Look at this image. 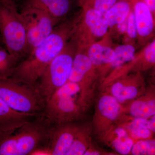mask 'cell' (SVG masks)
I'll use <instances>...</instances> for the list:
<instances>
[{"label": "cell", "mask_w": 155, "mask_h": 155, "mask_svg": "<svg viewBox=\"0 0 155 155\" xmlns=\"http://www.w3.org/2000/svg\"><path fill=\"white\" fill-rule=\"evenodd\" d=\"M79 17V13L58 24L51 34L18 63L9 78L36 85L45 69L72 38Z\"/></svg>", "instance_id": "1"}, {"label": "cell", "mask_w": 155, "mask_h": 155, "mask_svg": "<svg viewBox=\"0 0 155 155\" xmlns=\"http://www.w3.org/2000/svg\"><path fill=\"white\" fill-rule=\"evenodd\" d=\"M51 126L40 115L14 130L0 132V155H31L48 146Z\"/></svg>", "instance_id": "2"}, {"label": "cell", "mask_w": 155, "mask_h": 155, "mask_svg": "<svg viewBox=\"0 0 155 155\" xmlns=\"http://www.w3.org/2000/svg\"><path fill=\"white\" fill-rule=\"evenodd\" d=\"M80 92L78 84L68 81L46 101L41 115L51 126L82 119L86 113L81 104Z\"/></svg>", "instance_id": "3"}, {"label": "cell", "mask_w": 155, "mask_h": 155, "mask_svg": "<svg viewBox=\"0 0 155 155\" xmlns=\"http://www.w3.org/2000/svg\"><path fill=\"white\" fill-rule=\"evenodd\" d=\"M0 36L6 50L18 63L27 56L25 24L14 0H0Z\"/></svg>", "instance_id": "4"}, {"label": "cell", "mask_w": 155, "mask_h": 155, "mask_svg": "<svg viewBox=\"0 0 155 155\" xmlns=\"http://www.w3.org/2000/svg\"><path fill=\"white\" fill-rule=\"evenodd\" d=\"M0 98L15 110L37 116L42 113L45 104L36 85L10 78H0Z\"/></svg>", "instance_id": "5"}, {"label": "cell", "mask_w": 155, "mask_h": 155, "mask_svg": "<svg viewBox=\"0 0 155 155\" xmlns=\"http://www.w3.org/2000/svg\"><path fill=\"white\" fill-rule=\"evenodd\" d=\"M77 50V45L72 37L61 52L49 64L39 79L36 86L45 102L55 91L69 81Z\"/></svg>", "instance_id": "6"}, {"label": "cell", "mask_w": 155, "mask_h": 155, "mask_svg": "<svg viewBox=\"0 0 155 155\" xmlns=\"http://www.w3.org/2000/svg\"><path fill=\"white\" fill-rule=\"evenodd\" d=\"M98 81L97 71L89 58L87 50H77L69 81L79 86L81 104L85 113L94 99Z\"/></svg>", "instance_id": "7"}, {"label": "cell", "mask_w": 155, "mask_h": 155, "mask_svg": "<svg viewBox=\"0 0 155 155\" xmlns=\"http://www.w3.org/2000/svg\"><path fill=\"white\" fill-rule=\"evenodd\" d=\"M81 8L72 37L77 45V50H87L91 45L105 36L109 28L104 15L99 11L88 7Z\"/></svg>", "instance_id": "8"}, {"label": "cell", "mask_w": 155, "mask_h": 155, "mask_svg": "<svg viewBox=\"0 0 155 155\" xmlns=\"http://www.w3.org/2000/svg\"><path fill=\"white\" fill-rule=\"evenodd\" d=\"M20 11L26 30L28 55L61 22L47 12L35 8L23 7Z\"/></svg>", "instance_id": "9"}, {"label": "cell", "mask_w": 155, "mask_h": 155, "mask_svg": "<svg viewBox=\"0 0 155 155\" xmlns=\"http://www.w3.org/2000/svg\"><path fill=\"white\" fill-rule=\"evenodd\" d=\"M147 88L142 72H136L120 76L101 89L124 104L144 94Z\"/></svg>", "instance_id": "10"}, {"label": "cell", "mask_w": 155, "mask_h": 155, "mask_svg": "<svg viewBox=\"0 0 155 155\" xmlns=\"http://www.w3.org/2000/svg\"><path fill=\"white\" fill-rule=\"evenodd\" d=\"M123 106L114 97L101 91L96 102L92 122V130L97 135L115 124L122 113Z\"/></svg>", "instance_id": "11"}, {"label": "cell", "mask_w": 155, "mask_h": 155, "mask_svg": "<svg viewBox=\"0 0 155 155\" xmlns=\"http://www.w3.org/2000/svg\"><path fill=\"white\" fill-rule=\"evenodd\" d=\"M155 66V37L144 46L129 63L112 72L106 78L101 87L105 86L114 79L132 72H145Z\"/></svg>", "instance_id": "12"}, {"label": "cell", "mask_w": 155, "mask_h": 155, "mask_svg": "<svg viewBox=\"0 0 155 155\" xmlns=\"http://www.w3.org/2000/svg\"><path fill=\"white\" fill-rule=\"evenodd\" d=\"M76 122L51 125L48 146L52 155H67L73 143L81 125Z\"/></svg>", "instance_id": "13"}, {"label": "cell", "mask_w": 155, "mask_h": 155, "mask_svg": "<svg viewBox=\"0 0 155 155\" xmlns=\"http://www.w3.org/2000/svg\"><path fill=\"white\" fill-rule=\"evenodd\" d=\"M137 28V42L143 47L155 37V20L145 0H131Z\"/></svg>", "instance_id": "14"}, {"label": "cell", "mask_w": 155, "mask_h": 155, "mask_svg": "<svg viewBox=\"0 0 155 155\" xmlns=\"http://www.w3.org/2000/svg\"><path fill=\"white\" fill-rule=\"evenodd\" d=\"M97 136L100 141L114 150L117 155H130L135 143L124 128L116 124Z\"/></svg>", "instance_id": "15"}, {"label": "cell", "mask_w": 155, "mask_h": 155, "mask_svg": "<svg viewBox=\"0 0 155 155\" xmlns=\"http://www.w3.org/2000/svg\"><path fill=\"white\" fill-rule=\"evenodd\" d=\"M115 47L109 32L103 38L91 45L87 50V53L98 74L105 67L112 63L115 58Z\"/></svg>", "instance_id": "16"}, {"label": "cell", "mask_w": 155, "mask_h": 155, "mask_svg": "<svg viewBox=\"0 0 155 155\" xmlns=\"http://www.w3.org/2000/svg\"><path fill=\"white\" fill-rule=\"evenodd\" d=\"M122 106V114L149 119L155 115V89L149 84L144 94Z\"/></svg>", "instance_id": "17"}, {"label": "cell", "mask_w": 155, "mask_h": 155, "mask_svg": "<svg viewBox=\"0 0 155 155\" xmlns=\"http://www.w3.org/2000/svg\"><path fill=\"white\" fill-rule=\"evenodd\" d=\"M148 119L137 118L125 114H121L115 124L123 127L134 141L153 137L148 126Z\"/></svg>", "instance_id": "18"}, {"label": "cell", "mask_w": 155, "mask_h": 155, "mask_svg": "<svg viewBox=\"0 0 155 155\" xmlns=\"http://www.w3.org/2000/svg\"><path fill=\"white\" fill-rule=\"evenodd\" d=\"M23 7L42 10L61 22L69 18L71 11L69 0H25Z\"/></svg>", "instance_id": "19"}, {"label": "cell", "mask_w": 155, "mask_h": 155, "mask_svg": "<svg viewBox=\"0 0 155 155\" xmlns=\"http://www.w3.org/2000/svg\"><path fill=\"white\" fill-rule=\"evenodd\" d=\"M38 116L15 110L0 98V132L14 130Z\"/></svg>", "instance_id": "20"}, {"label": "cell", "mask_w": 155, "mask_h": 155, "mask_svg": "<svg viewBox=\"0 0 155 155\" xmlns=\"http://www.w3.org/2000/svg\"><path fill=\"white\" fill-rule=\"evenodd\" d=\"M115 51L116 55L114 61L105 67L99 75L100 84L112 72L132 61L136 54V48L134 44L124 43L115 47Z\"/></svg>", "instance_id": "21"}, {"label": "cell", "mask_w": 155, "mask_h": 155, "mask_svg": "<svg viewBox=\"0 0 155 155\" xmlns=\"http://www.w3.org/2000/svg\"><path fill=\"white\" fill-rule=\"evenodd\" d=\"M132 9L131 0H119L112 6L104 15L109 30L125 21Z\"/></svg>", "instance_id": "22"}, {"label": "cell", "mask_w": 155, "mask_h": 155, "mask_svg": "<svg viewBox=\"0 0 155 155\" xmlns=\"http://www.w3.org/2000/svg\"><path fill=\"white\" fill-rule=\"evenodd\" d=\"M91 123L81 125L80 128L67 155H84L92 143Z\"/></svg>", "instance_id": "23"}, {"label": "cell", "mask_w": 155, "mask_h": 155, "mask_svg": "<svg viewBox=\"0 0 155 155\" xmlns=\"http://www.w3.org/2000/svg\"><path fill=\"white\" fill-rule=\"evenodd\" d=\"M18 61L8 51L0 47V78L11 77Z\"/></svg>", "instance_id": "24"}, {"label": "cell", "mask_w": 155, "mask_h": 155, "mask_svg": "<svg viewBox=\"0 0 155 155\" xmlns=\"http://www.w3.org/2000/svg\"><path fill=\"white\" fill-rule=\"evenodd\" d=\"M130 155H155V138L140 140L135 142Z\"/></svg>", "instance_id": "25"}, {"label": "cell", "mask_w": 155, "mask_h": 155, "mask_svg": "<svg viewBox=\"0 0 155 155\" xmlns=\"http://www.w3.org/2000/svg\"><path fill=\"white\" fill-rule=\"evenodd\" d=\"M119 0H78L81 7L91 8L104 15Z\"/></svg>", "instance_id": "26"}, {"label": "cell", "mask_w": 155, "mask_h": 155, "mask_svg": "<svg viewBox=\"0 0 155 155\" xmlns=\"http://www.w3.org/2000/svg\"><path fill=\"white\" fill-rule=\"evenodd\" d=\"M127 30L124 37V43L134 44L136 41H137V31L133 9L127 17Z\"/></svg>", "instance_id": "27"}, {"label": "cell", "mask_w": 155, "mask_h": 155, "mask_svg": "<svg viewBox=\"0 0 155 155\" xmlns=\"http://www.w3.org/2000/svg\"><path fill=\"white\" fill-rule=\"evenodd\" d=\"M114 153L109 152L97 146L93 142L91 144L84 155H116Z\"/></svg>", "instance_id": "28"}, {"label": "cell", "mask_w": 155, "mask_h": 155, "mask_svg": "<svg viewBox=\"0 0 155 155\" xmlns=\"http://www.w3.org/2000/svg\"><path fill=\"white\" fill-rule=\"evenodd\" d=\"M31 155H52L51 150L47 145L43 146L35 150Z\"/></svg>", "instance_id": "29"}, {"label": "cell", "mask_w": 155, "mask_h": 155, "mask_svg": "<svg viewBox=\"0 0 155 155\" xmlns=\"http://www.w3.org/2000/svg\"><path fill=\"white\" fill-rule=\"evenodd\" d=\"M148 126L152 132L154 138H155V115L148 119Z\"/></svg>", "instance_id": "30"}, {"label": "cell", "mask_w": 155, "mask_h": 155, "mask_svg": "<svg viewBox=\"0 0 155 155\" xmlns=\"http://www.w3.org/2000/svg\"><path fill=\"white\" fill-rule=\"evenodd\" d=\"M152 12L155 19V0H145Z\"/></svg>", "instance_id": "31"}, {"label": "cell", "mask_w": 155, "mask_h": 155, "mask_svg": "<svg viewBox=\"0 0 155 155\" xmlns=\"http://www.w3.org/2000/svg\"><path fill=\"white\" fill-rule=\"evenodd\" d=\"M151 69L152 71L150 76L149 84L155 89V66Z\"/></svg>", "instance_id": "32"}, {"label": "cell", "mask_w": 155, "mask_h": 155, "mask_svg": "<svg viewBox=\"0 0 155 155\" xmlns=\"http://www.w3.org/2000/svg\"><path fill=\"white\" fill-rule=\"evenodd\" d=\"M2 44H3V43L2 41V38H1V36H0V46H1V45Z\"/></svg>", "instance_id": "33"}, {"label": "cell", "mask_w": 155, "mask_h": 155, "mask_svg": "<svg viewBox=\"0 0 155 155\" xmlns=\"http://www.w3.org/2000/svg\"><path fill=\"white\" fill-rule=\"evenodd\" d=\"M14 1H15V2H16V1H17V0H14Z\"/></svg>", "instance_id": "34"}, {"label": "cell", "mask_w": 155, "mask_h": 155, "mask_svg": "<svg viewBox=\"0 0 155 155\" xmlns=\"http://www.w3.org/2000/svg\"></svg>", "instance_id": "35"}]
</instances>
